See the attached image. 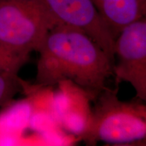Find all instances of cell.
<instances>
[{
  "label": "cell",
  "mask_w": 146,
  "mask_h": 146,
  "mask_svg": "<svg viewBox=\"0 0 146 146\" xmlns=\"http://www.w3.org/2000/svg\"><path fill=\"white\" fill-rule=\"evenodd\" d=\"M38 52L35 85L47 87L70 81L95 100L113 76L114 64L100 45L85 33L57 25L43 40Z\"/></svg>",
  "instance_id": "1"
},
{
  "label": "cell",
  "mask_w": 146,
  "mask_h": 146,
  "mask_svg": "<svg viewBox=\"0 0 146 146\" xmlns=\"http://www.w3.org/2000/svg\"><path fill=\"white\" fill-rule=\"evenodd\" d=\"M118 87L106 86L96 98L88 125L78 137L88 145L98 141L113 144L133 143L146 137V106L142 100L123 102Z\"/></svg>",
  "instance_id": "2"
},
{
  "label": "cell",
  "mask_w": 146,
  "mask_h": 146,
  "mask_svg": "<svg viewBox=\"0 0 146 146\" xmlns=\"http://www.w3.org/2000/svg\"><path fill=\"white\" fill-rule=\"evenodd\" d=\"M55 19L34 0H0V44L30 56L39 51Z\"/></svg>",
  "instance_id": "3"
},
{
  "label": "cell",
  "mask_w": 146,
  "mask_h": 146,
  "mask_svg": "<svg viewBox=\"0 0 146 146\" xmlns=\"http://www.w3.org/2000/svg\"><path fill=\"white\" fill-rule=\"evenodd\" d=\"M113 76L116 85L128 82L136 98L146 100V18L125 27L115 39Z\"/></svg>",
  "instance_id": "4"
},
{
  "label": "cell",
  "mask_w": 146,
  "mask_h": 146,
  "mask_svg": "<svg viewBox=\"0 0 146 146\" xmlns=\"http://www.w3.org/2000/svg\"><path fill=\"white\" fill-rule=\"evenodd\" d=\"M59 25L77 29L90 36L114 62L115 40L91 0H34Z\"/></svg>",
  "instance_id": "5"
},
{
  "label": "cell",
  "mask_w": 146,
  "mask_h": 146,
  "mask_svg": "<svg viewBox=\"0 0 146 146\" xmlns=\"http://www.w3.org/2000/svg\"><path fill=\"white\" fill-rule=\"evenodd\" d=\"M60 91L54 99V114L58 124L67 131L81 135L91 116L92 97L70 81L60 82Z\"/></svg>",
  "instance_id": "6"
},
{
  "label": "cell",
  "mask_w": 146,
  "mask_h": 146,
  "mask_svg": "<svg viewBox=\"0 0 146 146\" xmlns=\"http://www.w3.org/2000/svg\"><path fill=\"white\" fill-rule=\"evenodd\" d=\"M114 40L129 24L145 17L146 0H91Z\"/></svg>",
  "instance_id": "7"
},
{
  "label": "cell",
  "mask_w": 146,
  "mask_h": 146,
  "mask_svg": "<svg viewBox=\"0 0 146 146\" xmlns=\"http://www.w3.org/2000/svg\"><path fill=\"white\" fill-rule=\"evenodd\" d=\"M21 81L17 74L0 72V107L10 105L16 94L23 91Z\"/></svg>",
  "instance_id": "8"
},
{
  "label": "cell",
  "mask_w": 146,
  "mask_h": 146,
  "mask_svg": "<svg viewBox=\"0 0 146 146\" xmlns=\"http://www.w3.org/2000/svg\"><path fill=\"white\" fill-rule=\"evenodd\" d=\"M29 57L12 52L0 44V72L18 74L22 67L29 61Z\"/></svg>",
  "instance_id": "9"
}]
</instances>
